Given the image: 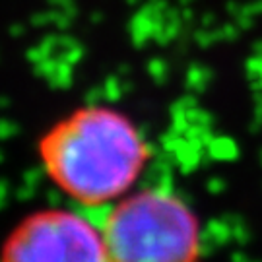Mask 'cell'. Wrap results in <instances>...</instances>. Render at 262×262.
<instances>
[{
    "mask_svg": "<svg viewBox=\"0 0 262 262\" xmlns=\"http://www.w3.org/2000/svg\"><path fill=\"white\" fill-rule=\"evenodd\" d=\"M148 144L122 113L90 105L60 119L39 142V159L64 194L90 208L126 196L148 163Z\"/></svg>",
    "mask_w": 262,
    "mask_h": 262,
    "instance_id": "obj_1",
    "label": "cell"
},
{
    "mask_svg": "<svg viewBox=\"0 0 262 262\" xmlns=\"http://www.w3.org/2000/svg\"><path fill=\"white\" fill-rule=\"evenodd\" d=\"M107 262H198L200 225L192 208L167 188L128 192L101 224Z\"/></svg>",
    "mask_w": 262,
    "mask_h": 262,
    "instance_id": "obj_2",
    "label": "cell"
},
{
    "mask_svg": "<svg viewBox=\"0 0 262 262\" xmlns=\"http://www.w3.org/2000/svg\"><path fill=\"white\" fill-rule=\"evenodd\" d=\"M0 262H107L101 227L68 208L37 210L8 235Z\"/></svg>",
    "mask_w": 262,
    "mask_h": 262,
    "instance_id": "obj_3",
    "label": "cell"
}]
</instances>
